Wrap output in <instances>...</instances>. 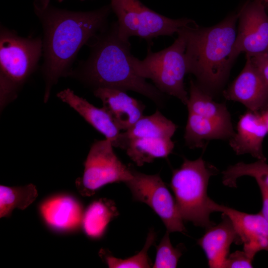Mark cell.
Instances as JSON below:
<instances>
[{
    "instance_id": "1",
    "label": "cell",
    "mask_w": 268,
    "mask_h": 268,
    "mask_svg": "<svg viewBox=\"0 0 268 268\" xmlns=\"http://www.w3.org/2000/svg\"><path fill=\"white\" fill-rule=\"evenodd\" d=\"M33 8L43 31L42 71L46 103L60 78L69 75L81 48L109 24L112 9L109 4L90 11H71L54 6L51 0H34Z\"/></svg>"
},
{
    "instance_id": "2",
    "label": "cell",
    "mask_w": 268,
    "mask_h": 268,
    "mask_svg": "<svg viewBox=\"0 0 268 268\" xmlns=\"http://www.w3.org/2000/svg\"><path fill=\"white\" fill-rule=\"evenodd\" d=\"M87 45L90 48L88 58L71 70L68 76L94 89L108 87L131 90L156 103L161 102L162 93L134 69L130 61L131 45L130 41H124L119 37L117 21L109 24Z\"/></svg>"
},
{
    "instance_id": "3",
    "label": "cell",
    "mask_w": 268,
    "mask_h": 268,
    "mask_svg": "<svg viewBox=\"0 0 268 268\" xmlns=\"http://www.w3.org/2000/svg\"><path fill=\"white\" fill-rule=\"evenodd\" d=\"M239 11L217 24L201 27L196 23L180 29L186 40L187 73L210 95L219 91L226 82L237 58L234 52Z\"/></svg>"
},
{
    "instance_id": "4",
    "label": "cell",
    "mask_w": 268,
    "mask_h": 268,
    "mask_svg": "<svg viewBox=\"0 0 268 268\" xmlns=\"http://www.w3.org/2000/svg\"><path fill=\"white\" fill-rule=\"evenodd\" d=\"M43 56L40 37H23L3 26L0 32V111L14 100Z\"/></svg>"
},
{
    "instance_id": "5",
    "label": "cell",
    "mask_w": 268,
    "mask_h": 268,
    "mask_svg": "<svg viewBox=\"0 0 268 268\" xmlns=\"http://www.w3.org/2000/svg\"><path fill=\"white\" fill-rule=\"evenodd\" d=\"M215 172L201 157L185 158L180 168L173 171L170 186L184 221L205 228L215 224L210 220L212 200L207 194L209 180Z\"/></svg>"
},
{
    "instance_id": "6",
    "label": "cell",
    "mask_w": 268,
    "mask_h": 268,
    "mask_svg": "<svg viewBox=\"0 0 268 268\" xmlns=\"http://www.w3.org/2000/svg\"><path fill=\"white\" fill-rule=\"evenodd\" d=\"M177 126L159 111L141 117L131 128L121 133L113 146L125 150L137 166L166 158L173 151L171 138Z\"/></svg>"
},
{
    "instance_id": "7",
    "label": "cell",
    "mask_w": 268,
    "mask_h": 268,
    "mask_svg": "<svg viewBox=\"0 0 268 268\" xmlns=\"http://www.w3.org/2000/svg\"><path fill=\"white\" fill-rule=\"evenodd\" d=\"M178 37L167 48L153 52L148 47L145 58L140 60L131 55V64L140 77L150 79L162 93L173 96L187 104L189 96L184 80L187 73L186 40L180 29Z\"/></svg>"
},
{
    "instance_id": "8",
    "label": "cell",
    "mask_w": 268,
    "mask_h": 268,
    "mask_svg": "<svg viewBox=\"0 0 268 268\" xmlns=\"http://www.w3.org/2000/svg\"><path fill=\"white\" fill-rule=\"evenodd\" d=\"M110 5L117 17L119 36L125 41L132 36L150 41L160 36H172L181 28L196 23L187 18L166 17L139 0H110Z\"/></svg>"
},
{
    "instance_id": "9",
    "label": "cell",
    "mask_w": 268,
    "mask_h": 268,
    "mask_svg": "<svg viewBox=\"0 0 268 268\" xmlns=\"http://www.w3.org/2000/svg\"><path fill=\"white\" fill-rule=\"evenodd\" d=\"M112 142L105 139L91 145L84 163L81 178L76 180L79 194L90 197L104 186L113 183H126L132 177L131 168L123 163L113 149Z\"/></svg>"
},
{
    "instance_id": "10",
    "label": "cell",
    "mask_w": 268,
    "mask_h": 268,
    "mask_svg": "<svg viewBox=\"0 0 268 268\" xmlns=\"http://www.w3.org/2000/svg\"><path fill=\"white\" fill-rule=\"evenodd\" d=\"M132 177L125 184L133 199L145 203L160 217L169 232H184L186 228L175 199L159 174L148 175L131 168Z\"/></svg>"
},
{
    "instance_id": "11",
    "label": "cell",
    "mask_w": 268,
    "mask_h": 268,
    "mask_svg": "<svg viewBox=\"0 0 268 268\" xmlns=\"http://www.w3.org/2000/svg\"><path fill=\"white\" fill-rule=\"evenodd\" d=\"M266 9L259 0H248L239 10L234 46L237 57L241 52L250 56L268 53V14Z\"/></svg>"
},
{
    "instance_id": "12",
    "label": "cell",
    "mask_w": 268,
    "mask_h": 268,
    "mask_svg": "<svg viewBox=\"0 0 268 268\" xmlns=\"http://www.w3.org/2000/svg\"><path fill=\"white\" fill-rule=\"evenodd\" d=\"M210 206L212 212H221L229 217L250 258L253 260L259 251H268V222L260 212H241L212 200Z\"/></svg>"
},
{
    "instance_id": "13",
    "label": "cell",
    "mask_w": 268,
    "mask_h": 268,
    "mask_svg": "<svg viewBox=\"0 0 268 268\" xmlns=\"http://www.w3.org/2000/svg\"><path fill=\"white\" fill-rule=\"evenodd\" d=\"M246 62L241 72L223 92L225 98L240 102L248 110L260 112L268 106V85L246 55Z\"/></svg>"
},
{
    "instance_id": "14",
    "label": "cell",
    "mask_w": 268,
    "mask_h": 268,
    "mask_svg": "<svg viewBox=\"0 0 268 268\" xmlns=\"http://www.w3.org/2000/svg\"><path fill=\"white\" fill-rule=\"evenodd\" d=\"M94 95L100 99L103 108L109 114L120 130L131 128L143 115L141 102L129 96L126 91L108 87H98Z\"/></svg>"
},
{
    "instance_id": "15",
    "label": "cell",
    "mask_w": 268,
    "mask_h": 268,
    "mask_svg": "<svg viewBox=\"0 0 268 268\" xmlns=\"http://www.w3.org/2000/svg\"><path fill=\"white\" fill-rule=\"evenodd\" d=\"M197 242L204 251L211 268H223L231 245L242 244L231 220L223 213L221 222L206 228L205 232Z\"/></svg>"
},
{
    "instance_id": "16",
    "label": "cell",
    "mask_w": 268,
    "mask_h": 268,
    "mask_svg": "<svg viewBox=\"0 0 268 268\" xmlns=\"http://www.w3.org/2000/svg\"><path fill=\"white\" fill-rule=\"evenodd\" d=\"M268 134L260 112L248 110L239 118L236 132L230 138L229 144L237 155L250 154L258 160H265L264 139Z\"/></svg>"
},
{
    "instance_id": "17",
    "label": "cell",
    "mask_w": 268,
    "mask_h": 268,
    "mask_svg": "<svg viewBox=\"0 0 268 268\" xmlns=\"http://www.w3.org/2000/svg\"><path fill=\"white\" fill-rule=\"evenodd\" d=\"M40 211L49 226L62 231L78 227L84 214L80 203L68 195L56 196L45 200L40 206Z\"/></svg>"
},
{
    "instance_id": "18",
    "label": "cell",
    "mask_w": 268,
    "mask_h": 268,
    "mask_svg": "<svg viewBox=\"0 0 268 268\" xmlns=\"http://www.w3.org/2000/svg\"><path fill=\"white\" fill-rule=\"evenodd\" d=\"M57 96L114 144L119 136L121 130L104 108L95 107L85 99L76 95L69 88L61 91L58 93Z\"/></svg>"
},
{
    "instance_id": "19",
    "label": "cell",
    "mask_w": 268,
    "mask_h": 268,
    "mask_svg": "<svg viewBox=\"0 0 268 268\" xmlns=\"http://www.w3.org/2000/svg\"><path fill=\"white\" fill-rule=\"evenodd\" d=\"M232 124H227L188 113L184 138L191 148L202 147L205 141L230 138L235 134Z\"/></svg>"
},
{
    "instance_id": "20",
    "label": "cell",
    "mask_w": 268,
    "mask_h": 268,
    "mask_svg": "<svg viewBox=\"0 0 268 268\" xmlns=\"http://www.w3.org/2000/svg\"><path fill=\"white\" fill-rule=\"evenodd\" d=\"M119 215L113 201L101 198L91 203L84 212L82 225L89 237L98 239L104 234L108 224Z\"/></svg>"
},
{
    "instance_id": "21",
    "label": "cell",
    "mask_w": 268,
    "mask_h": 268,
    "mask_svg": "<svg viewBox=\"0 0 268 268\" xmlns=\"http://www.w3.org/2000/svg\"><path fill=\"white\" fill-rule=\"evenodd\" d=\"M186 105L188 113L222 123L232 124L230 114L225 104L215 102L209 94L192 80L190 81L189 95Z\"/></svg>"
},
{
    "instance_id": "22",
    "label": "cell",
    "mask_w": 268,
    "mask_h": 268,
    "mask_svg": "<svg viewBox=\"0 0 268 268\" xmlns=\"http://www.w3.org/2000/svg\"><path fill=\"white\" fill-rule=\"evenodd\" d=\"M37 196L36 186L32 184L14 187L0 185V217L9 216L14 209H25Z\"/></svg>"
},
{
    "instance_id": "23",
    "label": "cell",
    "mask_w": 268,
    "mask_h": 268,
    "mask_svg": "<svg viewBox=\"0 0 268 268\" xmlns=\"http://www.w3.org/2000/svg\"><path fill=\"white\" fill-rule=\"evenodd\" d=\"M222 182L230 187H236L238 178L243 176L254 177L268 186V164L266 160H258L251 163L239 162L222 172Z\"/></svg>"
},
{
    "instance_id": "24",
    "label": "cell",
    "mask_w": 268,
    "mask_h": 268,
    "mask_svg": "<svg viewBox=\"0 0 268 268\" xmlns=\"http://www.w3.org/2000/svg\"><path fill=\"white\" fill-rule=\"evenodd\" d=\"M155 239L156 233L153 230H150L142 250L137 254L127 259L117 258L104 249L100 250L99 255L105 261L110 268H150L151 262L149 261L147 252L149 248L154 243Z\"/></svg>"
},
{
    "instance_id": "25",
    "label": "cell",
    "mask_w": 268,
    "mask_h": 268,
    "mask_svg": "<svg viewBox=\"0 0 268 268\" xmlns=\"http://www.w3.org/2000/svg\"><path fill=\"white\" fill-rule=\"evenodd\" d=\"M169 232L167 230L159 244L156 246V255L154 268H176L182 255L180 247L174 248L170 241Z\"/></svg>"
},
{
    "instance_id": "26",
    "label": "cell",
    "mask_w": 268,
    "mask_h": 268,
    "mask_svg": "<svg viewBox=\"0 0 268 268\" xmlns=\"http://www.w3.org/2000/svg\"><path fill=\"white\" fill-rule=\"evenodd\" d=\"M253 260L244 251H236L228 255L223 268H253Z\"/></svg>"
},
{
    "instance_id": "27",
    "label": "cell",
    "mask_w": 268,
    "mask_h": 268,
    "mask_svg": "<svg viewBox=\"0 0 268 268\" xmlns=\"http://www.w3.org/2000/svg\"><path fill=\"white\" fill-rule=\"evenodd\" d=\"M249 57L252 63L268 85V53Z\"/></svg>"
},
{
    "instance_id": "28",
    "label": "cell",
    "mask_w": 268,
    "mask_h": 268,
    "mask_svg": "<svg viewBox=\"0 0 268 268\" xmlns=\"http://www.w3.org/2000/svg\"><path fill=\"white\" fill-rule=\"evenodd\" d=\"M261 193L263 205L260 212L268 222V186L260 180H256Z\"/></svg>"
},
{
    "instance_id": "29",
    "label": "cell",
    "mask_w": 268,
    "mask_h": 268,
    "mask_svg": "<svg viewBox=\"0 0 268 268\" xmlns=\"http://www.w3.org/2000/svg\"><path fill=\"white\" fill-rule=\"evenodd\" d=\"M260 114L268 131V106L260 111Z\"/></svg>"
},
{
    "instance_id": "30",
    "label": "cell",
    "mask_w": 268,
    "mask_h": 268,
    "mask_svg": "<svg viewBox=\"0 0 268 268\" xmlns=\"http://www.w3.org/2000/svg\"><path fill=\"white\" fill-rule=\"evenodd\" d=\"M262 2L267 8L268 6V0H259Z\"/></svg>"
},
{
    "instance_id": "31",
    "label": "cell",
    "mask_w": 268,
    "mask_h": 268,
    "mask_svg": "<svg viewBox=\"0 0 268 268\" xmlns=\"http://www.w3.org/2000/svg\"><path fill=\"white\" fill-rule=\"evenodd\" d=\"M59 2L63 1L64 0H58ZM80 1H84L85 0H80Z\"/></svg>"
},
{
    "instance_id": "32",
    "label": "cell",
    "mask_w": 268,
    "mask_h": 268,
    "mask_svg": "<svg viewBox=\"0 0 268 268\" xmlns=\"http://www.w3.org/2000/svg\"><path fill=\"white\" fill-rule=\"evenodd\" d=\"M267 9H268V6L266 8Z\"/></svg>"
}]
</instances>
